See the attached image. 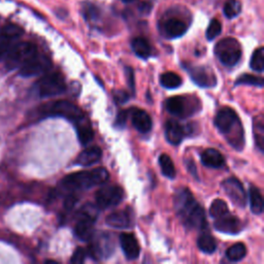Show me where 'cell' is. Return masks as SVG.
Here are the masks:
<instances>
[{
	"instance_id": "cell-12",
	"label": "cell",
	"mask_w": 264,
	"mask_h": 264,
	"mask_svg": "<svg viewBox=\"0 0 264 264\" xmlns=\"http://www.w3.org/2000/svg\"><path fill=\"white\" fill-rule=\"evenodd\" d=\"M23 29L13 23H9L0 29V61L4 60L10 49L23 35Z\"/></svg>"
},
{
	"instance_id": "cell-10",
	"label": "cell",
	"mask_w": 264,
	"mask_h": 264,
	"mask_svg": "<svg viewBox=\"0 0 264 264\" xmlns=\"http://www.w3.org/2000/svg\"><path fill=\"white\" fill-rule=\"evenodd\" d=\"M196 101L197 100H191L183 96H173L167 99L165 107L169 114L175 117L185 118L197 112L198 106Z\"/></svg>"
},
{
	"instance_id": "cell-31",
	"label": "cell",
	"mask_w": 264,
	"mask_h": 264,
	"mask_svg": "<svg viewBox=\"0 0 264 264\" xmlns=\"http://www.w3.org/2000/svg\"><path fill=\"white\" fill-rule=\"evenodd\" d=\"M228 213H229L228 207H227L226 202L222 199H215L210 207V215H211V217H213L215 219L221 218V217L227 215Z\"/></svg>"
},
{
	"instance_id": "cell-32",
	"label": "cell",
	"mask_w": 264,
	"mask_h": 264,
	"mask_svg": "<svg viewBox=\"0 0 264 264\" xmlns=\"http://www.w3.org/2000/svg\"><path fill=\"white\" fill-rule=\"evenodd\" d=\"M241 12V4L238 0H227L224 6V15L228 19L237 17Z\"/></svg>"
},
{
	"instance_id": "cell-8",
	"label": "cell",
	"mask_w": 264,
	"mask_h": 264,
	"mask_svg": "<svg viewBox=\"0 0 264 264\" xmlns=\"http://www.w3.org/2000/svg\"><path fill=\"white\" fill-rule=\"evenodd\" d=\"M115 251V241L110 233L100 232L94 234L91 238L89 253L95 260L110 258Z\"/></svg>"
},
{
	"instance_id": "cell-16",
	"label": "cell",
	"mask_w": 264,
	"mask_h": 264,
	"mask_svg": "<svg viewBox=\"0 0 264 264\" xmlns=\"http://www.w3.org/2000/svg\"><path fill=\"white\" fill-rule=\"evenodd\" d=\"M214 227L219 232L228 233V234H237L243 228L242 223L238 218L234 216H230L228 214L221 218L216 219V222L214 223Z\"/></svg>"
},
{
	"instance_id": "cell-40",
	"label": "cell",
	"mask_w": 264,
	"mask_h": 264,
	"mask_svg": "<svg viewBox=\"0 0 264 264\" xmlns=\"http://www.w3.org/2000/svg\"><path fill=\"white\" fill-rule=\"evenodd\" d=\"M125 71H126V74H127V79H128V84H129V87H130V89H131V92H132V94H134V92H135V84H134V72H133V69L131 67H126Z\"/></svg>"
},
{
	"instance_id": "cell-19",
	"label": "cell",
	"mask_w": 264,
	"mask_h": 264,
	"mask_svg": "<svg viewBox=\"0 0 264 264\" xmlns=\"http://www.w3.org/2000/svg\"><path fill=\"white\" fill-rule=\"evenodd\" d=\"M120 243L127 259L135 260L138 258L140 253V247L133 234L122 233L120 235Z\"/></svg>"
},
{
	"instance_id": "cell-17",
	"label": "cell",
	"mask_w": 264,
	"mask_h": 264,
	"mask_svg": "<svg viewBox=\"0 0 264 264\" xmlns=\"http://www.w3.org/2000/svg\"><path fill=\"white\" fill-rule=\"evenodd\" d=\"M161 29L162 33L167 38H178L183 36L187 32L188 26L184 21L178 18H172L165 21Z\"/></svg>"
},
{
	"instance_id": "cell-28",
	"label": "cell",
	"mask_w": 264,
	"mask_h": 264,
	"mask_svg": "<svg viewBox=\"0 0 264 264\" xmlns=\"http://www.w3.org/2000/svg\"><path fill=\"white\" fill-rule=\"evenodd\" d=\"M197 246L206 254H213L217 250L216 239L210 233H202L197 239Z\"/></svg>"
},
{
	"instance_id": "cell-42",
	"label": "cell",
	"mask_w": 264,
	"mask_h": 264,
	"mask_svg": "<svg viewBox=\"0 0 264 264\" xmlns=\"http://www.w3.org/2000/svg\"><path fill=\"white\" fill-rule=\"evenodd\" d=\"M75 202H76V197H74V196H72V195H69V196L66 198L65 202H64V207H65L66 210L70 211V210L75 206Z\"/></svg>"
},
{
	"instance_id": "cell-23",
	"label": "cell",
	"mask_w": 264,
	"mask_h": 264,
	"mask_svg": "<svg viewBox=\"0 0 264 264\" xmlns=\"http://www.w3.org/2000/svg\"><path fill=\"white\" fill-rule=\"evenodd\" d=\"M204 165L212 168H220L225 164L224 156L216 149H208L201 154Z\"/></svg>"
},
{
	"instance_id": "cell-36",
	"label": "cell",
	"mask_w": 264,
	"mask_h": 264,
	"mask_svg": "<svg viewBox=\"0 0 264 264\" xmlns=\"http://www.w3.org/2000/svg\"><path fill=\"white\" fill-rule=\"evenodd\" d=\"M221 31H222V25H221V23H220L218 20L214 19V20L211 21V23H210V25H209V27H208V30H207V33H206L207 38H208L209 40H213V39H215L218 35H220Z\"/></svg>"
},
{
	"instance_id": "cell-18",
	"label": "cell",
	"mask_w": 264,
	"mask_h": 264,
	"mask_svg": "<svg viewBox=\"0 0 264 264\" xmlns=\"http://www.w3.org/2000/svg\"><path fill=\"white\" fill-rule=\"evenodd\" d=\"M129 114L131 116L132 124L137 131H139L140 133H148L149 131H151L153 122L151 116L146 111L132 109L129 111Z\"/></svg>"
},
{
	"instance_id": "cell-4",
	"label": "cell",
	"mask_w": 264,
	"mask_h": 264,
	"mask_svg": "<svg viewBox=\"0 0 264 264\" xmlns=\"http://www.w3.org/2000/svg\"><path fill=\"white\" fill-rule=\"evenodd\" d=\"M38 112L43 117H62L72 122L73 125H76L87 119L84 113L75 105L65 100L45 104L39 107Z\"/></svg>"
},
{
	"instance_id": "cell-29",
	"label": "cell",
	"mask_w": 264,
	"mask_h": 264,
	"mask_svg": "<svg viewBox=\"0 0 264 264\" xmlns=\"http://www.w3.org/2000/svg\"><path fill=\"white\" fill-rule=\"evenodd\" d=\"M159 164H160L162 173L165 175L166 178H168V179L175 178V167H174V164H173L171 158L168 155L162 154L159 157Z\"/></svg>"
},
{
	"instance_id": "cell-21",
	"label": "cell",
	"mask_w": 264,
	"mask_h": 264,
	"mask_svg": "<svg viewBox=\"0 0 264 264\" xmlns=\"http://www.w3.org/2000/svg\"><path fill=\"white\" fill-rule=\"evenodd\" d=\"M103 157V151L99 147H90L84 150L76 158L75 164L80 166H90L97 163Z\"/></svg>"
},
{
	"instance_id": "cell-20",
	"label": "cell",
	"mask_w": 264,
	"mask_h": 264,
	"mask_svg": "<svg viewBox=\"0 0 264 264\" xmlns=\"http://www.w3.org/2000/svg\"><path fill=\"white\" fill-rule=\"evenodd\" d=\"M186 130L177 121L168 120L165 125V137L171 145H179L182 143Z\"/></svg>"
},
{
	"instance_id": "cell-33",
	"label": "cell",
	"mask_w": 264,
	"mask_h": 264,
	"mask_svg": "<svg viewBox=\"0 0 264 264\" xmlns=\"http://www.w3.org/2000/svg\"><path fill=\"white\" fill-rule=\"evenodd\" d=\"M250 65H251V68L255 71H258V72L263 71V69H264V50H263V48H259L253 53Z\"/></svg>"
},
{
	"instance_id": "cell-5",
	"label": "cell",
	"mask_w": 264,
	"mask_h": 264,
	"mask_svg": "<svg viewBox=\"0 0 264 264\" xmlns=\"http://www.w3.org/2000/svg\"><path fill=\"white\" fill-rule=\"evenodd\" d=\"M37 53L35 45L29 42L16 43L5 57L6 67L10 70L20 69L33 55Z\"/></svg>"
},
{
	"instance_id": "cell-27",
	"label": "cell",
	"mask_w": 264,
	"mask_h": 264,
	"mask_svg": "<svg viewBox=\"0 0 264 264\" xmlns=\"http://www.w3.org/2000/svg\"><path fill=\"white\" fill-rule=\"evenodd\" d=\"M160 83L166 89H177L182 85V78L178 73L167 71L161 74Z\"/></svg>"
},
{
	"instance_id": "cell-14",
	"label": "cell",
	"mask_w": 264,
	"mask_h": 264,
	"mask_svg": "<svg viewBox=\"0 0 264 264\" xmlns=\"http://www.w3.org/2000/svg\"><path fill=\"white\" fill-rule=\"evenodd\" d=\"M223 190L230 200L237 208H245L247 205V193L242 184L236 178H228L222 183Z\"/></svg>"
},
{
	"instance_id": "cell-9",
	"label": "cell",
	"mask_w": 264,
	"mask_h": 264,
	"mask_svg": "<svg viewBox=\"0 0 264 264\" xmlns=\"http://www.w3.org/2000/svg\"><path fill=\"white\" fill-rule=\"evenodd\" d=\"M82 212L83 213L74 227V234L79 240L88 241L94 235L96 215L93 212V208L90 207H86Z\"/></svg>"
},
{
	"instance_id": "cell-13",
	"label": "cell",
	"mask_w": 264,
	"mask_h": 264,
	"mask_svg": "<svg viewBox=\"0 0 264 264\" xmlns=\"http://www.w3.org/2000/svg\"><path fill=\"white\" fill-rule=\"evenodd\" d=\"M52 62L49 57L36 53L23 66L20 67V74L24 77H31L46 73L50 70Z\"/></svg>"
},
{
	"instance_id": "cell-43",
	"label": "cell",
	"mask_w": 264,
	"mask_h": 264,
	"mask_svg": "<svg viewBox=\"0 0 264 264\" xmlns=\"http://www.w3.org/2000/svg\"><path fill=\"white\" fill-rule=\"evenodd\" d=\"M138 9H139L140 13H143V14H149L150 11H151V9H152V5L149 4V3H143V4H140V6H139Z\"/></svg>"
},
{
	"instance_id": "cell-1",
	"label": "cell",
	"mask_w": 264,
	"mask_h": 264,
	"mask_svg": "<svg viewBox=\"0 0 264 264\" xmlns=\"http://www.w3.org/2000/svg\"><path fill=\"white\" fill-rule=\"evenodd\" d=\"M173 205L182 223L187 228L205 229L208 226L205 210L195 200L189 189H179L174 194Z\"/></svg>"
},
{
	"instance_id": "cell-6",
	"label": "cell",
	"mask_w": 264,
	"mask_h": 264,
	"mask_svg": "<svg viewBox=\"0 0 264 264\" xmlns=\"http://www.w3.org/2000/svg\"><path fill=\"white\" fill-rule=\"evenodd\" d=\"M66 84L64 77L59 72H51L45 74L36 84V91L39 97H54L64 93Z\"/></svg>"
},
{
	"instance_id": "cell-41",
	"label": "cell",
	"mask_w": 264,
	"mask_h": 264,
	"mask_svg": "<svg viewBox=\"0 0 264 264\" xmlns=\"http://www.w3.org/2000/svg\"><path fill=\"white\" fill-rule=\"evenodd\" d=\"M98 15L97 9L94 6H89L88 9L85 10V16L89 19H94V17H96Z\"/></svg>"
},
{
	"instance_id": "cell-34",
	"label": "cell",
	"mask_w": 264,
	"mask_h": 264,
	"mask_svg": "<svg viewBox=\"0 0 264 264\" xmlns=\"http://www.w3.org/2000/svg\"><path fill=\"white\" fill-rule=\"evenodd\" d=\"M254 136L256 146L258 149L263 152L264 149V125L262 121V117H259V119L256 120V123L254 125Z\"/></svg>"
},
{
	"instance_id": "cell-3",
	"label": "cell",
	"mask_w": 264,
	"mask_h": 264,
	"mask_svg": "<svg viewBox=\"0 0 264 264\" xmlns=\"http://www.w3.org/2000/svg\"><path fill=\"white\" fill-rule=\"evenodd\" d=\"M216 127L226 135L229 144L236 150H241L245 144L243 130L237 114L230 108L221 109L215 118Z\"/></svg>"
},
{
	"instance_id": "cell-30",
	"label": "cell",
	"mask_w": 264,
	"mask_h": 264,
	"mask_svg": "<svg viewBox=\"0 0 264 264\" xmlns=\"http://www.w3.org/2000/svg\"><path fill=\"white\" fill-rule=\"evenodd\" d=\"M247 255V248L242 242H237L232 245L227 251H226V257L232 261L237 262L245 258Z\"/></svg>"
},
{
	"instance_id": "cell-38",
	"label": "cell",
	"mask_w": 264,
	"mask_h": 264,
	"mask_svg": "<svg viewBox=\"0 0 264 264\" xmlns=\"http://www.w3.org/2000/svg\"><path fill=\"white\" fill-rule=\"evenodd\" d=\"M114 99L116 103L122 105V104H125L129 100V94L125 91H116L114 92Z\"/></svg>"
},
{
	"instance_id": "cell-11",
	"label": "cell",
	"mask_w": 264,
	"mask_h": 264,
	"mask_svg": "<svg viewBox=\"0 0 264 264\" xmlns=\"http://www.w3.org/2000/svg\"><path fill=\"white\" fill-rule=\"evenodd\" d=\"M124 196L123 189L118 185H109L100 188L95 194L96 206L106 210L118 206Z\"/></svg>"
},
{
	"instance_id": "cell-44",
	"label": "cell",
	"mask_w": 264,
	"mask_h": 264,
	"mask_svg": "<svg viewBox=\"0 0 264 264\" xmlns=\"http://www.w3.org/2000/svg\"><path fill=\"white\" fill-rule=\"evenodd\" d=\"M122 2H124V3H132V2H134V0H122Z\"/></svg>"
},
{
	"instance_id": "cell-35",
	"label": "cell",
	"mask_w": 264,
	"mask_h": 264,
	"mask_svg": "<svg viewBox=\"0 0 264 264\" xmlns=\"http://www.w3.org/2000/svg\"><path fill=\"white\" fill-rule=\"evenodd\" d=\"M236 85H250L256 87H263V78L261 76H256L253 74H242L236 79Z\"/></svg>"
},
{
	"instance_id": "cell-7",
	"label": "cell",
	"mask_w": 264,
	"mask_h": 264,
	"mask_svg": "<svg viewBox=\"0 0 264 264\" xmlns=\"http://www.w3.org/2000/svg\"><path fill=\"white\" fill-rule=\"evenodd\" d=\"M215 54L219 61L228 67H232L241 57V47L239 43L232 37L221 39L215 47Z\"/></svg>"
},
{
	"instance_id": "cell-2",
	"label": "cell",
	"mask_w": 264,
	"mask_h": 264,
	"mask_svg": "<svg viewBox=\"0 0 264 264\" xmlns=\"http://www.w3.org/2000/svg\"><path fill=\"white\" fill-rule=\"evenodd\" d=\"M109 179V172L106 168L99 167L89 171H79L71 173L61 181V188L68 193L90 189L94 186L104 184Z\"/></svg>"
},
{
	"instance_id": "cell-22",
	"label": "cell",
	"mask_w": 264,
	"mask_h": 264,
	"mask_svg": "<svg viewBox=\"0 0 264 264\" xmlns=\"http://www.w3.org/2000/svg\"><path fill=\"white\" fill-rule=\"evenodd\" d=\"M107 224L113 228H118V229H126L131 226L132 220H131V215L129 214L128 211H117L112 213L110 216L107 218Z\"/></svg>"
},
{
	"instance_id": "cell-37",
	"label": "cell",
	"mask_w": 264,
	"mask_h": 264,
	"mask_svg": "<svg viewBox=\"0 0 264 264\" xmlns=\"http://www.w3.org/2000/svg\"><path fill=\"white\" fill-rule=\"evenodd\" d=\"M86 256H87V252L86 250H84L83 248H77L75 250V252L73 253L71 259H70V262L71 263H76V264H79V263H83L86 259Z\"/></svg>"
},
{
	"instance_id": "cell-25",
	"label": "cell",
	"mask_w": 264,
	"mask_h": 264,
	"mask_svg": "<svg viewBox=\"0 0 264 264\" xmlns=\"http://www.w3.org/2000/svg\"><path fill=\"white\" fill-rule=\"evenodd\" d=\"M251 211L255 215H261L263 212V199L260 190L257 187L251 186L249 191Z\"/></svg>"
},
{
	"instance_id": "cell-26",
	"label": "cell",
	"mask_w": 264,
	"mask_h": 264,
	"mask_svg": "<svg viewBox=\"0 0 264 264\" xmlns=\"http://www.w3.org/2000/svg\"><path fill=\"white\" fill-rule=\"evenodd\" d=\"M131 48L136 56L147 59L151 55V47L149 42L144 37H136L131 42Z\"/></svg>"
},
{
	"instance_id": "cell-39",
	"label": "cell",
	"mask_w": 264,
	"mask_h": 264,
	"mask_svg": "<svg viewBox=\"0 0 264 264\" xmlns=\"http://www.w3.org/2000/svg\"><path fill=\"white\" fill-rule=\"evenodd\" d=\"M128 116H129V111H121V112L118 114L117 119H116V121H115L116 126H117V127H121V128L124 127Z\"/></svg>"
},
{
	"instance_id": "cell-24",
	"label": "cell",
	"mask_w": 264,
	"mask_h": 264,
	"mask_svg": "<svg viewBox=\"0 0 264 264\" xmlns=\"http://www.w3.org/2000/svg\"><path fill=\"white\" fill-rule=\"evenodd\" d=\"M75 128H76L77 137H78L82 145L86 146V145L90 144L93 140L94 131H93L89 121H88V119H85L84 121L76 124Z\"/></svg>"
},
{
	"instance_id": "cell-15",
	"label": "cell",
	"mask_w": 264,
	"mask_h": 264,
	"mask_svg": "<svg viewBox=\"0 0 264 264\" xmlns=\"http://www.w3.org/2000/svg\"><path fill=\"white\" fill-rule=\"evenodd\" d=\"M192 80L204 88H212L217 84L216 74L209 68L198 66L187 68Z\"/></svg>"
}]
</instances>
